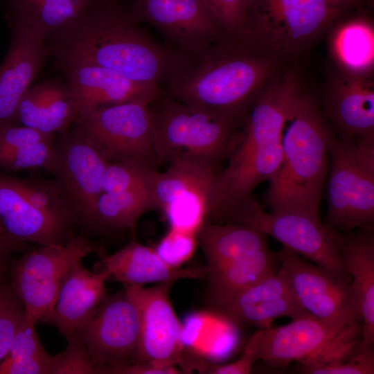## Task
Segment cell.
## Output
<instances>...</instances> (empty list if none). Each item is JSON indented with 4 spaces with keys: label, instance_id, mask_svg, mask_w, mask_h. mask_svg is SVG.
<instances>
[{
    "label": "cell",
    "instance_id": "6da1fadb",
    "mask_svg": "<svg viewBox=\"0 0 374 374\" xmlns=\"http://www.w3.org/2000/svg\"><path fill=\"white\" fill-rule=\"evenodd\" d=\"M288 66L249 37L226 36L194 53H181L161 87L171 98L244 123L260 93Z\"/></svg>",
    "mask_w": 374,
    "mask_h": 374
},
{
    "label": "cell",
    "instance_id": "7a4b0ae2",
    "mask_svg": "<svg viewBox=\"0 0 374 374\" xmlns=\"http://www.w3.org/2000/svg\"><path fill=\"white\" fill-rule=\"evenodd\" d=\"M53 37L60 62H78L116 71L142 84L161 87L179 52L156 42L112 1L98 3Z\"/></svg>",
    "mask_w": 374,
    "mask_h": 374
},
{
    "label": "cell",
    "instance_id": "3957f363",
    "mask_svg": "<svg viewBox=\"0 0 374 374\" xmlns=\"http://www.w3.org/2000/svg\"><path fill=\"white\" fill-rule=\"evenodd\" d=\"M287 122L282 163L269 180L265 204L271 212L300 210L319 215L333 131L317 98L304 89Z\"/></svg>",
    "mask_w": 374,
    "mask_h": 374
},
{
    "label": "cell",
    "instance_id": "277c9868",
    "mask_svg": "<svg viewBox=\"0 0 374 374\" xmlns=\"http://www.w3.org/2000/svg\"><path fill=\"white\" fill-rule=\"evenodd\" d=\"M148 107L158 166L183 157L222 164L241 140L244 123L179 102L161 88Z\"/></svg>",
    "mask_w": 374,
    "mask_h": 374
},
{
    "label": "cell",
    "instance_id": "5b68a950",
    "mask_svg": "<svg viewBox=\"0 0 374 374\" xmlns=\"http://www.w3.org/2000/svg\"><path fill=\"white\" fill-rule=\"evenodd\" d=\"M74 223L57 181L17 178L0 170V225L12 239L42 245L65 244Z\"/></svg>",
    "mask_w": 374,
    "mask_h": 374
},
{
    "label": "cell",
    "instance_id": "8992f818",
    "mask_svg": "<svg viewBox=\"0 0 374 374\" xmlns=\"http://www.w3.org/2000/svg\"><path fill=\"white\" fill-rule=\"evenodd\" d=\"M348 12L325 0H249L247 37L288 64Z\"/></svg>",
    "mask_w": 374,
    "mask_h": 374
},
{
    "label": "cell",
    "instance_id": "52a82bcc",
    "mask_svg": "<svg viewBox=\"0 0 374 374\" xmlns=\"http://www.w3.org/2000/svg\"><path fill=\"white\" fill-rule=\"evenodd\" d=\"M325 224L343 233L373 224L374 136H331Z\"/></svg>",
    "mask_w": 374,
    "mask_h": 374
},
{
    "label": "cell",
    "instance_id": "ba28073f",
    "mask_svg": "<svg viewBox=\"0 0 374 374\" xmlns=\"http://www.w3.org/2000/svg\"><path fill=\"white\" fill-rule=\"evenodd\" d=\"M217 222L253 227L328 271L349 276L338 249L335 230L323 223L319 215L300 210L265 212L249 195L224 211Z\"/></svg>",
    "mask_w": 374,
    "mask_h": 374
},
{
    "label": "cell",
    "instance_id": "9c48e42d",
    "mask_svg": "<svg viewBox=\"0 0 374 374\" xmlns=\"http://www.w3.org/2000/svg\"><path fill=\"white\" fill-rule=\"evenodd\" d=\"M303 87L294 66H287L258 96L246 116L240 141L222 176L253 163L281 160L282 138Z\"/></svg>",
    "mask_w": 374,
    "mask_h": 374
},
{
    "label": "cell",
    "instance_id": "30bf717a",
    "mask_svg": "<svg viewBox=\"0 0 374 374\" xmlns=\"http://www.w3.org/2000/svg\"><path fill=\"white\" fill-rule=\"evenodd\" d=\"M167 165L166 171L157 172L151 188L157 209L170 228L197 235L218 209L222 164L183 157Z\"/></svg>",
    "mask_w": 374,
    "mask_h": 374
},
{
    "label": "cell",
    "instance_id": "8fae6325",
    "mask_svg": "<svg viewBox=\"0 0 374 374\" xmlns=\"http://www.w3.org/2000/svg\"><path fill=\"white\" fill-rule=\"evenodd\" d=\"M93 250L82 235L65 244L42 245L27 251L12 268L10 284L25 313L36 322L51 323L62 283L72 265Z\"/></svg>",
    "mask_w": 374,
    "mask_h": 374
},
{
    "label": "cell",
    "instance_id": "7c38bea8",
    "mask_svg": "<svg viewBox=\"0 0 374 374\" xmlns=\"http://www.w3.org/2000/svg\"><path fill=\"white\" fill-rule=\"evenodd\" d=\"M75 125L107 163L139 159L158 166L148 103L100 107Z\"/></svg>",
    "mask_w": 374,
    "mask_h": 374
},
{
    "label": "cell",
    "instance_id": "4fadbf2b",
    "mask_svg": "<svg viewBox=\"0 0 374 374\" xmlns=\"http://www.w3.org/2000/svg\"><path fill=\"white\" fill-rule=\"evenodd\" d=\"M277 256L297 300L309 314L336 330L361 322L349 276L334 274L284 246Z\"/></svg>",
    "mask_w": 374,
    "mask_h": 374
},
{
    "label": "cell",
    "instance_id": "5bb4252c",
    "mask_svg": "<svg viewBox=\"0 0 374 374\" xmlns=\"http://www.w3.org/2000/svg\"><path fill=\"white\" fill-rule=\"evenodd\" d=\"M139 337V310L125 287L107 295L79 336L98 374L138 362Z\"/></svg>",
    "mask_w": 374,
    "mask_h": 374
},
{
    "label": "cell",
    "instance_id": "9a60e30c",
    "mask_svg": "<svg viewBox=\"0 0 374 374\" xmlns=\"http://www.w3.org/2000/svg\"><path fill=\"white\" fill-rule=\"evenodd\" d=\"M174 283H159L150 288L138 285L124 287L136 303L139 313L138 362L179 366L181 371H190L194 358L186 354L184 328L170 299Z\"/></svg>",
    "mask_w": 374,
    "mask_h": 374
},
{
    "label": "cell",
    "instance_id": "2e32d148",
    "mask_svg": "<svg viewBox=\"0 0 374 374\" xmlns=\"http://www.w3.org/2000/svg\"><path fill=\"white\" fill-rule=\"evenodd\" d=\"M55 149V180L74 223L89 229L96 202L103 193L107 162L75 125L60 134Z\"/></svg>",
    "mask_w": 374,
    "mask_h": 374
},
{
    "label": "cell",
    "instance_id": "e0dca14e",
    "mask_svg": "<svg viewBox=\"0 0 374 374\" xmlns=\"http://www.w3.org/2000/svg\"><path fill=\"white\" fill-rule=\"evenodd\" d=\"M127 11L135 22L158 29L181 53L202 51L229 35L203 0H134Z\"/></svg>",
    "mask_w": 374,
    "mask_h": 374
},
{
    "label": "cell",
    "instance_id": "ac0fdd59",
    "mask_svg": "<svg viewBox=\"0 0 374 374\" xmlns=\"http://www.w3.org/2000/svg\"><path fill=\"white\" fill-rule=\"evenodd\" d=\"M320 105L337 137L374 136V75H358L335 70L327 82Z\"/></svg>",
    "mask_w": 374,
    "mask_h": 374
},
{
    "label": "cell",
    "instance_id": "d6986e66",
    "mask_svg": "<svg viewBox=\"0 0 374 374\" xmlns=\"http://www.w3.org/2000/svg\"><path fill=\"white\" fill-rule=\"evenodd\" d=\"M60 63L76 100L75 124L100 107L129 102L149 103L161 89L104 67L78 62Z\"/></svg>",
    "mask_w": 374,
    "mask_h": 374
},
{
    "label": "cell",
    "instance_id": "ffe728a7",
    "mask_svg": "<svg viewBox=\"0 0 374 374\" xmlns=\"http://www.w3.org/2000/svg\"><path fill=\"white\" fill-rule=\"evenodd\" d=\"M213 312L235 325L261 329L271 327L280 317L292 320L309 314L297 300L285 271L280 266Z\"/></svg>",
    "mask_w": 374,
    "mask_h": 374
},
{
    "label": "cell",
    "instance_id": "44dd1931",
    "mask_svg": "<svg viewBox=\"0 0 374 374\" xmlns=\"http://www.w3.org/2000/svg\"><path fill=\"white\" fill-rule=\"evenodd\" d=\"M339 330L326 326L310 314L279 327L258 328V359L276 367L294 362L307 364L327 348Z\"/></svg>",
    "mask_w": 374,
    "mask_h": 374
},
{
    "label": "cell",
    "instance_id": "7402d4cb",
    "mask_svg": "<svg viewBox=\"0 0 374 374\" xmlns=\"http://www.w3.org/2000/svg\"><path fill=\"white\" fill-rule=\"evenodd\" d=\"M8 54L0 66V122L10 121L50 51L40 32L12 23Z\"/></svg>",
    "mask_w": 374,
    "mask_h": 374
},
{
    "label": "cell",
    "instance_id": "603a6c76",
    "mask_svg": "<svg viewBox=\"0 0 374 374\" xmlns=\"http://www.w3.org/2000/svg\"><path fill=\"white\" fill-rule=\"evenodd\" d=\"M334 230L360 316L362 337L359 348L364 349L374 344L373 224L360 227L355 232Z\"/></svg>",
    "mask_w": 374,
    "mask_h": 374
},
{
    "label": "cell",
    "instance_id": "cb8c5ba5",
    "mask_svg": "<svg viewBox=\"0 0 374 374\" xmlns=\"http://www.w3.org/2000/svg\"><path fill=\"white\" fill-rule=\"evenodd\" d=\"M108 273L91 272L81 260L75 262L64 277L55 306L51 323L68 341L79 336L96 308L107 296Z\"/></svg>",
    "mask_w": 374,
    "mask_h": 374
},
{
    "label": "cell",
    "instance_id": "d4e9b609",
    "mask_svg": "<svg viewBox=\"0 0 374 374\" xmlns=\"http://www.w3.org/2000/svg\"><path fill=\"white\" fill-rule=\"evenodd\" d=\"M96 271L108 273L107 280L125 285L143 286L150 283L177 281L206 277V266L175 267L166 262L154 249L136 240L116 252L103 256L95 265Z\"/></svg>",
    "mask_w": 374,
    "mask_h": 374
},
{
    "label": "cell",
    "instance_id": "484cf974",
    "mask_svg": "<svg viewBox=\"0 0 374 374\" xmlns=\"http://www.w3.org/2000/svg\"><path fill=\"white\" fill-rule=\"evenodd\" d=\"M77 103L69 84L46 80L30 87L10 122L50 134H63L75 123Z\"/></svg>",
    "mask_w": 374,
    "mask_h": 374
},
{
    "label": "cell",
    "instance_id": "4316f807",
    "mask_svg": "<svg viewBox=\"0 0 374 374\" xmlns=\"http://www.w3.org/2000/svg\"><path fill=\"white\" fill-rule=\"evenodd\" d=\"M327 32L328 51L336 70L374 75V24L366 11L346 12Z\"/></svg>",
    "mask_w": 374,
    "mask_h": 374
},
{
    "label": "cell",
    "instance_id": "83f0119b",
    "mask_svg": "<svg viewBox=\"0 0 374 374\" xmlns=\"http://www.w3.org/2000/svg\"><path fill=\"white\" fill-rule=\"evenodd\" d=\"M267 237L246 224L206 222L197 238L206 261V277L247 255L268 248Z\"/></svg>",
    "mask_w": 374,
    "mask_h": 374
},
{
    "label": "cell",
    "instance_id": "f1b7e54d",
    "mask_svg": "<svg viewBox=\"0 0 374 374\" xmlns=\"http://www.w3.org/2000/svg\"><path fill=\"white\" fill-rule=\"evenodd\" d=\"M278 268L277 253L269 247L231 262L207 276L208 305L211 310L218 308Z\"/></svg>",
    "mask_w": 374,
    "mask_h": 374
},
{
    "label": "cell",
    "instance_id": "f546056e",
    "mask_svg": "<svg viewBox=\"0 0 374 374\" xmlns=\"http://www.w3.org/2000/svg\"><path fill=\"white\" fill-rule=\"evenodd\" d=\"M104 0H10L12 23L53 36Z\"/></svg>",
    "mask_w": 374,
    "mask_h": 374
},
{
    "label": "cell",
    "instance_id": "4dcf8cb0",
    "mask_svg": "<svg viewBox=\"0 0 374 374\" xmlns=\"http://www.w3.org/2000/svg\"><path fill=\"white\" fill-rule=\"evenodd\" d=\"M155 209L157 206L150 189L102 193L96 202L89 229L134 230L141 216Z\"/></svg>",
    "mask_w": 374,
    "mask_h": 374
},
{
    "label": "cell",
    "instance_id": "1f68e13d",
    "mask_svg": "<svg viewBox=\"0 0 374 374\" xmlns=\"http://www.w3.org/2000/svg\"><path fill=\"white\" fill-rule=\"evenodd\" d=\"M157 170L147 161L127 159L107 163L103 180V193H121L134 189H150Z\"/></svg>",
    "mask_w": 374,
    "mask_h": 374
},
{
    "label": "cell",
    "instance_id": "d6a6232c",
    "mask_svg": "<svg viewBox=\"0 0 374 374\" xmlns=\"http://www.w3.org/2000/svg\"><path fill=\"white\" fill-rule=\"evenodd\" d=\"M56 166L55 137L0 154V170L19 171L40 168L53 174Z\"/></svg>",
    "mask_w": 374,
    "mask_h": 374
},
{
    "label": "cell",
    "instance_id": "836d02e7",
    "mask_svg": "<svg viewBox=\"0 0 374 374\" xmlns=\"http://www.w3.org/2000/svg\"><path fill=\"white\" fill-rule=\"evenodd\" d=\"M23 303L10 285L0 280V362L8 355L14 337L25 318Z\"/></svg>",
    "mask_w": 374,
    "mask_h": 374
},
{
    "label": "cell",
    "instance_id": "e575fe53",
    "mask_svg": "<svg viewBox=\"0 0 374 374\" xmlns=\"http://www.w3.org/2000/svg\"><path fill=\"white\" fill-rule=\"evenodd\" d=\"M298 371L308 374H373V344L360 349L359 346L349 355L328 363L299 366Z\"/></svg>",
    "mask_w": 374,
    "mask_h": 374
},
{
    "label": "cell",
    "instance_id": "d590c367",
    "mask_svg": "<svg viewBox=\"0 0 374 374\" xmlns=\"http://www.w3.org/2000/svg\"><path fill=\"white\" fill-rule=\"evenodd\" d=\"M49 374H98L85 346L80 339L68 341L66 349L51 357Z\"/></svg>",
    "mask_w": 374,
    "mask_h": 374
},
{
    "label": "cell",
    "instance_id": "8d00e7d4",
    "mask_svg": "<svg viewBox=\"0 0 374 374\" xmlns=\"http://www.w3.org/2000/svg\"><path fill=\"white\" fill-rule=\"evenodd\" d=\"M197 244V234L170 228L154 249L168 265L181 267L193 256Z\"/></svg>",
    "mask_w": 374,
    "mask_h": 374
},
{
    "label": "cell",
    "instance_id": "74e56055",
    "mask_svg": "<svg viewBox=\"0 0 374 374\" xmlns=\"http://www.w3.org/2000/svg\"><path fill=\"white\" fill-rule=\"evenodd\" d=\"M227 35L247 37L246 14L249 0H203Z\"/></svg>",
    "mask_w": 374,
    "mask_h": 374
},
{
    "label": "cell",
    "instance_id": "f35d334b",
    "mask_svg": "<svg viewBox=\"0 0 374 374\" xmlns=\"http://www.w3.org/2000/svg\"><path fill=\"white\" fill-rule=\"evenodd\" d=\"M36 323L33 317L25 314V318L17 331L9 352L4 359H26L48 355L40 343L35 328Z\"/></svg>",
    "mask_w": 374,
    "mask_h": 374
},
{
    "label": "cell",
    "instance_id": "ab89813d",
    "mask_svg": "<svg viewBox=\"0 0 374 374\" xmlns=\"http://www.w3.org/2000/svg\"><path fill=\"white\" fill-rule=\"evenodd\" d=\"M53 137L55 134H46L10 121H2L0 122V154Z\"/></svg>",
    "mask_w": 374,
    "mask_h": 374
},
{
    "label": "cell",
    "instance_id": "60d3db41",
    "mask_svg": "<svg viewBox=\"0 0 374 374\" xmlns=\"http://www.w3.org/2000/svg\"><path fill=\"white\" fill-rule=\"evenodd\" d=\"M259 331L258 329L251 335L246 344L242 354L235 361L223 365H210L204 362L201 371L210 374H249L255 362L258 359Z\"/></svg>",
    "mask_w": 374,
    "mask_h": 374
},
{
    "label": "cell",
    "instance_id": "b9f144b4",
    "mask_svg": "<svg viewBox=\"0 0 374 374\" xmlns=\"http://www.w3.org/2000/svg\"><path fill=\"white\" fill-rule=\"evenodd\" d=\"M51 355L26 359H3L0 362V374H49Z\"/></svg>",
    "mask_w": 374,
    "mask_h": 374
},
{
    "label": "cell",
    "instance_id": "7bdbcfd3",
    "mask_svg": "<svg viewBox=\"0 0 374 374\" xmlns=\"http://www.w3.org/2000/svg\"><path fill=\"white\" fill-rule=\"evenodd\" d=\"M181 369L175 366H164L139 362L111 369L108 374H178Z\"/></svg>",
    "mask_w": 374,
    "mask_h": 374
},
{
    "label": "cell",
    "instance_id": "ee69618b",
    "mask_svg": "<svg viewBox=\"0 0 374 374\" xmlns=\"http://www.w3.org/2000/svg\"><path fill=\"white\" fill-rule=\"evenodd\" d=\"M330 4L346 11H366L369 0H325Z\"/></svg>",
    "mask_w": 374,
    "mask_h": 374
},
{
    "label": "cell",
    "instance_id": "f6af8a7d",
    "mask_svg": "<svg viewBox=\"0 0 374 374\" xmlns=\"http://www.w3.org/2000/svg\"><path fill=\"white\" fill-rule=\"evenodd\" d=\"M26 243L18 242L9 237L0 225V249L8 252L26 249Z\"/></svg>",
    "mask_w": 374,
    "mask_h": 374
},
{
    "label": "cell",
    "instance_id": "bcb514c9",
    "mask_svg": "<svg viewBox=\"0 0 374 374\" xmlns=\"http://www.w3.org/2000/svg\"><path fill=\"white\" fill-rule=\"evenodd\" d=\"M9 254L8 252L0 249V280L5 267L6 258Z\"/></svg>",
    "mask_w": 374,
    "mask_h": 374
}]
</instances>
